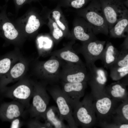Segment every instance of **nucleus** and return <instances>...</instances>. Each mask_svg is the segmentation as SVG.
Masks as SVG:
<instances>
[{"label": "nucleus", "instance_id": "nucleus-3", "mask_svg": "<svg viewBox=\"0 0 128 128\" xmlns=\"http://www.w3.org/2000/svg\"><path fill=\"white\" fill-rule=\"evenodd\" d=\"M46 84L35 83L32 103L29 109L32 117H40L44 119L50 99L46 91Z\"/></svg>", "mask_w": 128, "mask_h": 128}, {"label": "nucleus", "instance_id": "nucleus-22", "mask_svg": "<svg viewBox=\"0 0 128 128\" xmlns=\"http://www.w3.org/2000/svg\"><path fill=\"white\" fill-rule=\"evenodd\" d=\"M121 47L116 60L111 67L128 66V47Z\"/></svg>", "mask_w": 128, "mask_h": 128}, {"label": "nucleus", "instance_id": "nucleus-1", "mask_svg": "<svg viewBox=\"0 0 128 128\" xmlns=\"http://www.w3.org/2000/svg\"><path fill=\"white\" fill-rule=\"evenodd\" d=\"M80 14L91 26L95 35L102 33L108 35V26L102 11L100 1L91 0L88 6L81 10Z\"/></svg>", "mask_w": 128, "mask_h": 128}, {"label": "nucleus", "instance_id": "nucleus-11", "mask_svg": "<svg viewBox=\"0 0 128 128\" xmlns=\"http://www.w3.org/2000/svg\"><path fill=\"white\" fill-rule=\"evenodd\" d=\"M24 107L22 104L15 101L3 103L0 106V118L3 121L11 122L22 115Z\"/></svg>", "mask_w": 128, "mask_h": 128}, {"label": "nucleus", "instance_id": "nucleus-19", "mask_svg": "<svg viewBox=\"0 0 128 128\" xmlns=\"http://www.w3.org/2000/svg\"><path fill=\"white\" fill-rule=\"evenodd\" d=\"M58 52L55 55L68 63L84 64L77 54L72 49L63 50Z\"/></svg>", "mask_w": 128, "mask_h": 128}, {"label": "nucleus", "instance_id": "nucleus-33", "mask_svg": "<svg viewBox=\"0 0 128 128\" xmlns=\"http://www.w3.org/2000/svg\"><path fill=\"white\" fill-rule=\"evenodd\" d=\"M45 120V122L44 123L46 128H53V126L47 120Z\"/></svg>", "mask_w": 128, "mask_h": 128}, {"label": "nucleus", "instance_id": "nucleus-25", "mask_svg": "<svg viewBox=\"0 0 128 128\" xmlns=\"http://www.w3.org/2000/svg\"><path fill=\"white\" fill-rule=\"evenodd\" d=\"M13 57H6L0 60V76L4 75L10 69L16 61Z\"/></svg>", "mask_w": 128, "mask_h": 128}, {"label": "nucleus", "instance_id": "nucleus-24", "mask_svg": "<svg viewBox=\"0 0 128 128\" xmlns=\"http://www.w3.org/2000/svg\"><path fill=\"white\" fill-rule=\"evenodd\" d=\"M109 87L110 89L111 94L114 97L121 98L125 94L124 85L119 82L113 83Z\"/></svg>", "mask_w": 128, "mask_h": 128}, {"label": "nucleus", "instance_id": "nucleus-31", "mask_svg": "<svg viewBox=\"0 0 128 128\" xmlns=\"http://www.w3.org/2000/svg\"><path fill=\"white\" fill-rule=\"evenodd\" d=\"M16 5L18 7L22 6L27 3H30L33 1L38 0H13Z\"/></svg>", "mask_w": 128, "mask_h": 128}, {"label": "nucleus", "instance_id": "nucleus-10", "mask_svg": "<svg viewBox=\"0 0 128 128\" xmlns=\"http://www.w3.org/2000/svg\"><path fill=\"white\" fill-rule=\"evenodd\" d=\"M89 102L86 97L82 102H79L73 108V116L77 125L83 127L88 126L93 122V118L91 113Z\"/></svg>", "mask_w": 128, "mask_h": 128}, {"label": "nucleus", "instance_id": "nucleus-9", "mask_svg": "<svg viewBox=\"0 0 128 128\" xmlns=\"http://www.w3.org/2000/svg\"><path fill=\"white\" fill-rule=\"evenodd\" d=\"M106 42L97 40L83 44L80 51L83 55L86 64L95 63L98 60H101Z\"/></svg>", "mask_w": 128, "mask_h": 128}, {"label": "nucleus", "instance_id": "nucleus-14", "mask_svg": "<svg viewBox=\"0 0 128 128\" xmlns=\"http://www.w3.org/2000/svg\"><path fill=\"white\" fill-rule=\"evenodd\" d=\"M75 38L83 42V44L97 40L94 34L91 26L86 21H78L73 28Z\"/></svg>", "mask_w": 128, "mask_h": 128}, {"label": "nucleus", "instance_id": "nucleus-6", "mask_svg": "<svg viewBox=\"0 0 128 128\" xmlns=\"http://www.w3.org/2000/svg\"><path fill=\"white\" fill-rule=\"evenodd\" d=\"M61 65L58 59L53 58L40 63L38 66L36 74L38 78L46 84H52L59 79V69Z\"/></svg>", "mask_w": 128, "mask_h": 128}, {"label": "nucleus", "instance_id": "nucleus-8", "mask_svg": "<svg viewBox=\"0 0 128 128\" xmlns=\"http://www.w3.org/2000/svg\"><path fill=\"white\" fill-rule=\"evenodd\" d=\"M87 82H63L62 91L72 108H74L84 95Z\"/></svg>", "mask_w": 128, "mask_h": 128}, {"label": "nucleus", "instance_id": "nucleus-12", "mask_svg": "<svg viewBox=\"0 0 128 128\" xmlns=\"http://www.w3.org/2000/svg\"><path fill=\"white\" fill-rule=\"evenodd\" d=\"M89 75L88 81L94 87H102L107 81V73L103 67L96 66L95 63L86 64Z\"/></svg>", "mask_w": 128, "mask_h": 128}, {"label": "nucleus", "instance_id": "nucleus-32", "mask_svg": "<svg viewBox=\"0 0 128 128\" xmlns=\"http://www.w3.org/2000/svg\"><path fill=\"white\" fill-rule=\"evenodd\" d=\"M122 114L124 118L127 120H128V105H125L122 109Z\"/></svg>", "mask_w": 128, "mask_h": 128}, {"label": "nucleus", "instance_id": "nucleus-27", "mask_svg": "<svg viewBox=\"0 0 128 128\" xmlns=\"http://www.w3.org/2000/svg\"><path fill=\"white\" fill-rule=\"evenodd\" d=\"M52 16L55 21V22L62 30L66 29V27L61 19V14L60 12L58 10H54L52 12Z\"/></svg>", "mask_w": 128, "mask_h": 128}, {"label": "nucleus", "instance_id": "nucleus-26", "mask_svg": "<svg viewBox=\"0 0 128 128\" xmlns=\"http://www.w3.org/2000/svg\"><path fill=\"white\" fill-rule=\"evenodd\" d=\"M88 0H64L65 3L76 9H80L83 6Z\"/></svg>", "mask_w": 128, "mask_h": 128}, {"label": "nucleus", "instance_id": "nucleus-28", "mask_svg": "<svg viewBox=\"0 0 128 128\" xmlns=\"http://www.w3.org/2000/svg\"><path fill=\"white\" fill-rule=\"evenodd\" d=\"M52 25L53 28V36L55 39L58 40L63 36V33L55 22L52 23Z\"/></svg>", "mask_w": 128, "mask_h": 128}, {"label": "nucleus", "instance_id": "nucleus-17", "mask_svg": "<svg viewBox=\"0 0 128 128\" xmlns=\"http://www.w3.org/2000/svg\"><path fill=\"white\" fill-rule=\"evenodd\" d=\"M44 119L49 122L55 128H69L64 123L57 107L52 106L47 108Z\"/></svg>", "mask_w": 128, "mask_h": 128}, {"label": "nucleus", "instance_id": "nucleus-29", "mask_svg": "<svg viewBox=\"0 0 128 128\" xmlns=\"http://www.w3.org/2000/svg\"><path fill=\"white\" fill-rule=\"evenodd\" d=\"M28 126L31 128H46L44 123H41L37 120L30 121L28 123Z\"/></svg>", "mask_w": 128, "mask_h": 128}, {"label": "nucleus", "instance_id": "nucleus-5", "mask_svg": "<svg viewBox=\"0 0 128 128\" xmlns=\"http://www.w3.org/2000/svg\"><path fill=\"white\" fill-rule=\"evenodd\" d=\"M48 91L55 102L63 120L66 121L69 127H77L73 116L72 107L63 93L61 89L58 86L49 88Z\"/></svg>", "mask_w": 128, "mask_h": 128}, {"label": "nucleus", "instance_id": "nucleus-16", "mask_svg": "<svg viewBox=\"0 0 128 128\" xmlns=\"http://www.w3.org/2000/svg\"><path fill=\"white\" fill-rule=\"evenodd\" d=\"M119 52L111 42H107L101 60L105 68L109 69L111 67L116 60Z\"/></svg>", "mask_w": 128, "mask_h": 128}, {"label": "nucleus", "instance_id": "nucleus-21", "mask_svg": "<svg viewBox=\"0 0 128 128\" xmlns=\"http://www.w3.org/2000/svg\"><path fill=\"white\" fill-rule=\"evenodd\" d=\"M40 24V20L36 16L31 14L27 19L25 26V31L28 34H32L39 29Z\"/></svg>", "mask_w": 128, "mask_h": 128}, {"label": "nucleus", "instance_id": "nucleus-2", "mask_svg": "<svg viewBox=\"0 0 128 128\" xmlns=\"http://www.w3.org/2000/svg\"><path fill=\"white\" fill-rule=\"evenodd\" d=\"M35 83L27 80L22 79L14 85L5 87L0 91L5 97L18 101L28 108L32 97Z\"/></svg>", "mask_w": 128, "mask_h": 128}, {"label": "nucleus", "instance_id": "nucleus-4", "mask_svg": "<svg viewBox=\"0 0 128 128\" xmlns=\"http://www.w3.org/2000/svg\"><path fill=\"white\" fill-rule=\"evenodd\" d=\"M101 9L109 31L128 11L124 3L118 0H100Z\"/></svg>", "mask_w": 128, "mask_h": 128}, {"label": "nucleus", "instance_id": "nucleus-35", "mask_svg": "<svg viewBox=\"0 0 128 128\" xmlns=\"http://www.w3.org/2000/svg\"><path fill=\"white\" fill-rule=\"evenodd\" d=\"M1 7H2L0 6V9H1Z\"/></svg>", "mask_w": 128, "mask_h": 128}, {"label": "nucleus", "instance_id": "nucleus-30", "mask_svg": "<svg viewBox=\"0 0 128 128\" xmlns=\"http://www.w3.org/2000/svg\"><path fill=\"white\" fill-rule=\"evenodd\" d=\"M19 118H15L11 121L10 128H18L20 127L21 123Z\"/></svg>", "mask_w": 128, "mask_h": 128}, {"label": "nucleus", "instance_id": "nucleus-36", "mask_svg": "<svg viewBox=\"0 0 128 128\" xmlns=\"http://www.w3.org/2000/svg\"><path fill=\"white\" fill-rule=\"evenodd\" d=\"M120 0V1H121V0Z\"/></svg>", "mask_w": 128, "mask_h": 128}, {"label": "nucleus", "instance_id": "nucleus-18", "mask_svg": "<svg viewBox=\"0 0 128 128\" xmlns=\"http://www.w3.org/2000/svg\"><path fill=\"white\" fill-rule=\"evenodd\" d=\"M109 31L112 37H125L128 36V13L119 20Z\"/></svg>", "mask_w": 128, "mask_h": 128}, {"label": "nucleus", "instance_id": "nucleus-7", "mask_svg": "<svg viewBox=\"0 0 128 128\" xmlns=\"http://www.w3.org/2000/svg\"><path fill=\"white\" fill-rule=\"evenodd\" d=\"M60 72L59 79L63 82L75 83L88 81L89 75L84 64L68 63Z\"/></svg>", "mask_w": 128, "mask_h": 128}, {"label": "nucleus", "instance_id": "nucleus-13", "mask_svg": "<svg viewBox=\"0 0 128 128\" xmlns=\"http://www.w3.org/2000/svg\"><path fill=\"white\" fill-rule=\"evenodd\" d=\"M27 65L25 62L21 61L14 65L1 78L0 90L8 84L20 79L25 74Z\"/></svg>", "mask_w": 128, "mask_h": 128}, {"label": "nucleus", "instance_id": "nucleus-23", "mask_svg": "<svg viewBox=\"0 0 128 128\" xmlns=\"http://www.w3.org/2000/svg\"><path fill=\"white\" fill-rule=\"evenodd\" d=\"M109 69L110 76L113 80H119L127 75L128 74V66L111 67Z\"/></svg>", "mask_w": 128, "mask_h": 128}, {"label": "nucleus", "instance_id": "nucleus-15", "mask_svg": "<svg viewBox=\"0 0 128 128\" xmlns=\"http://www.w3.org/2000/svg\"><path fill=\"white\" fill-rule=\"evenodd\" d=\"M4 10L0 14V36L5 39L13 40L17 38L18 32L14 25L7 19Z\"/></svg>", "mask_w": 128, "mask_h": 128}, {"label": "nucleus", "instance_id": "nucleus-20", "mask_svg": "<svg viewBox=\"0 0 128 128\" xmlns=\"http://www.w3.org/2000/svg\"><path fill=\"white\" fill-rule=\"evenodd\" d=\"M112 105L111 100L108 97H104L97 100L95 104V108L99 114L104 115L110 111Z\"/></svg>", "mask_w": 128, "mask_h": 128}, {"label": "nucleus", "instance_id": "nucleus-34", "mask_svg": "<svg viewBox=\"0 0 128 128\" xmlns=\"http://www.w3.org/2000/svg\"><path fill=\"white\" fill-rule=\"evenodd\" d=\"M120 128H128V125L127 124H123L121 125L119 127Z\"/></svg>", "mask_w": 128, "mask_h": 128}]
</instances>
